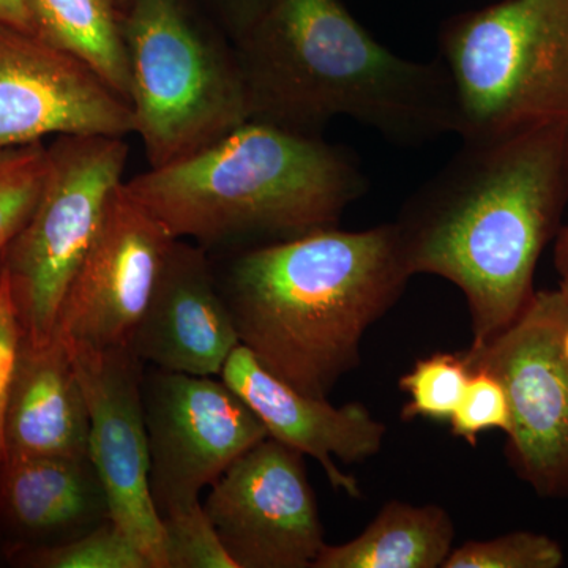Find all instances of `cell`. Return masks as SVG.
<instances>
[{"instance_id":"obj_10","label":"cell","mask_w":568,"mask_h":568,"mask_svg":"<svg viewBox=\"0 0 568 568\" xmlns=\"http://www.w3.org/2000/svg\"><path fill=\"white\" fill-rule=\"evenodd\" d=\"M304 454L272 437L212 485L205 514L237 568H308L325 547Z\"/></svg>"},{"instance_id":"obj_30","label":"cell","mask_w":568,"mask_h":568,"mask_svg":"<svg viewBox=\"0 0 568 568\" xmlns=\"http://www.w3.org/2000/svg\"><path fill=\"white\" fill-rule=\"evenodd\" d=\"M559 290L562 291L568 301V275L560 278Z\"/></svg>"},{"instance_id":"obj_28","label":"cell","mask_w":568,"mask_h":568,"mask_svg":"<svg viewBox=\"0 0 568 568\" xmlns=\"http://www.w3.org/2000/svg\"><path fill=\"white\" fill-rule=\"evenodd\" d=\"M0 26L33 33L31 17L26 9L24 0H0Z\"/></svg>"},{"instance_id":"obj_13","label":"cell","mask_w":568,"mask_h":568,"mask_svg":"<svg viewBox=\"0 0 568 568\" xmlns=\"http://www.w3.org/2000/svg\"><path fill=\"white\" fill-rule=\"evenodd\" d=\"M134 133L126 99L77 55L0 26V151L50 134Z\"/></svg>"},{"instance_id":"obj_1","label":"cell","mask_w":568,"mask_h":568,"mask_svg":"<svg viewBox=\"0 0 568 568\" xmlns=\"http://www.w3.org/2000/svg\"><path fill=\"white\" fill-rule=\"evenodd\" d=\"M567 205L568 126H536L463 141L394 224L410 275L440 276L465 295L470 346H481L529 305Z\"/></svg>"},{"instance_id":"obj_19","label":"cell","mask_w":568,"mask_h":568,"mask_svg":"<svg viewBox=\"0 0 568 568\" xmlns=\"http://www.w3.org/2000/svg\"><path fill=\"white\" fill-rule=\"evenodd\" d=\"M24 3L39 39L91 65L129 102V58L122 36V11L114 0H24Z\"/></svg>"},{"instance_id":"obj_27","label":"cell","mask_w":568,"mask_h":568,"mask_svg":"<svg viewBox=\"0 0 568 568\" xmlns=\"http://www.w3.org/2000/svg\"><path fill=\"white\" fill-rule=\"evenodd\" d=\"M231 40L237 39L263 13L268 0H204Z\"/></svg>"},{"instance_id":"obj_32","label":"cell","mask_w":568,"mask_h":568,"mask_svg":"<svg viewBox=\"0 0 568 568\" xmlns=\"http://www.w3.org/2000/svg\"><path fill=\"white\" fill-rule=\"evenodd\" d=\"M564 351H566V355L568 358V327L566 331V335H564Z\"/></svg>"},{"instance_id":"obj_14","label":"cell","mask_w":568,"mask_h":568,"mask_svg":"<svg viewBox=\"0 0 568 568\" xmlns=\"http://www.w3.org/2000/svg\"><path fill=\"white\" fill-rule=\"evenodd\" d=\"M239 345L205 248L174 239L130 349L166 372L220 376Z\"/></svg>"},{"instance_id":"obj_20","label":"cell","mask_w":568,"mask_h":568,"mask_svg":"<svg viewBox=\"0 0 568 568\" xmlns=\"http://www.w3.org/2000/svg\"><path fill=\"white\" fill-rule=\"evenodd\" d=\"M473 375L465 354L437 353L420 358L402 376L398 386L409 395L403 407L406 420L424 417L450 420Z\"/></svg>"},{"instance_id":"obj_25","label":"cell","mask_w":568,"mask_h":568,"mask_svg":"<svg viewBox=\"0 0 568 568\" xmlns=\"http://www.w3.org/2000/svg\"><path fill=\"white\" fill-rule=\"evenodd\" d=\"M452 433L476 447L478 435L487 429L510 428V409L506 390L499 381L487 372H473L465 394L450 417Z\"/></svg>"},{"instance_id":"obj_15","label":"cell","mask_w":568,"mask_h":568,"mask_svg":"<svg viewBox=\"0 0 568 568\" xmlns=\"http://www.w3.org/2000/svg\"><path fill=\"white\" fill-rule=\"evenodd\" d=\"M220 377L263 422L268 437L315 458L335 489L354 499L362 496L358 481L343 473L335 458L353 465L383 448L386 425L365 406L336 407L327 398L302 394L265 369L244 345L230 354Z\"/></svg>"},{"instance_id":"obj_9","label":"cell","mask_w":568,"mask_h":568,"mask_svg":"<svg viewBox=\"0 0 568 568\" xmlns=\"http://www.w3.org/2000/svg\"><path fill=\"white\" fill-rule=\"evenodd\" d=\"M142 407L149 488L160 518L201 503L205 487L267 437L244 399L212 376L144 369Z\"/></svg>"},{"instance_id":"obj_3","label":"cell","mask_w":568,"mask_h":568,"mask_svg":"<svg viewBox=\"0 0 568 568\" xmlns=\"http://www.w3.org/2000/svg\"><path fill=\"white\" fill-rule=\"evenodd\" d=\"M410 278L395 224L386 223L248 246L216 282L241 345L283 383L327 398Z\"/></svg>"},{"instance_id":"obj_11","label":"cell","mask_w":568,"mask_h":568,"mask_svg":"<svg viewBox=\"0 0 568 568\" xmlns=\"http://www.w3.org/2000/svg\"><path fill=\"white\" fill-rule=\"evenodd\" d=\"M173 241L122 183L71 278L54 335L70 349L130 347Z\"/></svg>"},{"instance_id":"obj_17","label":"cell","mask_w":568,"mask_h":568,"mask_svg":"<svg viewBox=\"0 0 568 568\" xmlns=\"http://www.w3.org/2000/svg\"><path fill=\"white\" fill-rule=\"evenodd\" d=\"M0 499L21 529L59 536V544L111 519L106 491L89 455L9 458L0 469Z\"/></svg>"},{"instance_id":"obj_29","label":"cell","mask_w":568,"mask_h":568,"mask_svg":"<svg viewBox=\"0 0 568 568\" xmlns=\"http://www.w3.org/2000/svg\"><path fill=\"white\" fill-rule=\"evenodd\" d=\"M555 267L560 275H568V224L560 227L558 237L555 239Z\"/></svg>"},{"instance_id":"obj_16","label":"cell","mask_w":568,"mask_h":568,"mask_svg":"<svg viewBox=\"0 0 568 568\" xmlns=\"http://www.w3.org/2000/svg\"><path fill=\"white\" fill-rule=\"evenodd\" d=\"M89 432L88 403L62 339L32 345L22 338L7 416V459L85 457Z\"/></svg>"},{"instance_id":"obj_7","label":"cell","mask_w":568,"mask_h":568,"mask_svg":"<svg viewBox=\"0 0 568 568\" xmlns=\"http://www.w3.org/2000/svg\"><path fill=\"white\" fill-rule=\"evenodd\" d=\"M125 138L61 134L32 215L2 254L22 338H54L59 310L129 162Z\"/></svg>"},{"instance_id":"obj_23","label":"cell","mask_w":568,"mask_h":568,"mask_svg":"<svg viewBox=\"0 0 568 568\" xmlns=\"http://www.w3.org/2000/svg\"><path fill=\"white\" fill-rule=\"evenodd\" d=\"M564 560L562 547L551 537L518 530L466 541L452 549L443 568H559Z\"/></svg>"},{"instance_id":"obj_2","label":"cell","mask_w":568,"mask_h":568,"mask_svg":"<svg viewBox=\"0 0 568 568\" xmlns=\"http://www.w3.org/2000/svg\"><path fill=\"white\" fill-rule=\"evenodd\" d=\"M233 43L250 121L321 134L347 118L399 145L457 132L444 63L388 50L343 0H268Z\"/></svg>"},{"instance_id":"obj_26","label":"cell","mask_w":568,"mask_h":568,"mask_svg":"<svg viewBox=\"0 0 568 568\" xmlns=\"http://www.w3.org/2000/svg\"><path fill=\"white\" fill-rule=\"evenodd\" d=\"M22 328L17 306L11 297L9 278L2 267L0 276V469L7 462V416H9L11 387L17 372Z\"/></svg>"},{"instance_id":"obj_4","label":"cell","mask_w":568,"mask_h":568,"mask_svg":"<svg viewBox=\"0 0 568 568\" xmlns=\"http://www.w3.org/2000/svg\"><path fill=\"white\" fill-rule=\"evenodd\" d=\"M123 185L171 237L207 248L338 226L368 181L351 153L321 134L246 121L204 151Z\"/></svg>"},{"instance_id":"obj_24","label":"cell","mask_w":568,"mask_h":568,"mask_svg":"<svg viewBox=\"0 0 568 568\" xmlns=\"http://www.w3.org/2000/svg\"><path fill=\"white\" fill-rule=\"evenodd\" d=\"M166 568H237L201 503L162 518Z\"/></svg>"},{"instance_id":"obj_18","label":"cell","mask_w":568,"mask_h":568,"mask_svg":"<svg viewBox=\"0 0 568 568\" xmlns=\"http://www.w3.org/2000/svg\"><path fill=\"white\" fill-rule=\"evenodd\" d=\"M454 538V521L443 507L388 500L361 536L343 545H325L313 567H443Z\"/></svg>"},{"instance_id":"obj_31","label":"cell","mask_w":568,"mask_h":568,"mask_svg":"<svg viewBox=\"0 0 568 568\" xmlns=\"http://www.w3.org/2000/svg\"><path fill=\"white\" fill-rule=\"evenodd\" d=\"M115 6L119 7V10L125 9L126 6H129L130 0H114Z\"/></svg>"},{"instance_id":"obj_5","label":"cell","mask_w":568,"mask_h":568,"mask_svg":"<svg viewBox=\"0 0 568 568\" xmlns=\"http://www.w3.org/2000/svg\"><path fill=\"white\" fill-rule=\"evenodd\" d=\"M122 36L134 133L149 168L182 162L250 121L233 40L189 0H130Z\"/></svg>"},{"instance_id":"obj_22","label":"cell","mask_w":568,"mask_h":568,"mask_svg":"<svg viewBox=\"0 0 568 568\" xmlns=\"http://www.w3.org/2000/svg\"><path fill=\"white\" fill-rule=\"evenodd\" d=\"M26 562L39 568H153L112 519L73 540L33 549Z\"/></svg>"},{"instance_id":"obj_12","label":"cell","mask_w":568,"mask_h":568,"mask_svg":"<svg viewBox=\"0 0 568 568\" xmlns=\"http://www.w3.org/2000/svg\"><path fill=\"white\" fill-rule=\"evenodd\" d=\"M67 349L88 403L89 457L106 491L111 519L148 556L153 568H166L162 518L149 488L142 407L144 364L130 347Z\"/></svg>"},{"instance_id":"obj_6","label":"cell","mask_w":568,"mask_h":568,"mask_svg":"<svg viewBox=\"0 0 568 568\" xmlns=\"http://www.w3.org/2000/svg\"><path fill=\"white\" fill-rule=\"evenodd\" d=\"M463 141L568 126V0H500L439 31Z\"/></svg>"},{"instance_id":"obj_33","label":"cell","mask_w":568,"mask_h":568,"mask_svg":"<svg viewBox=\"0 0 568 568\" xmlns=\"http://www.w3.org/2000/svg\"><path fill=\"white\" fill-rule=\"evenodd\" d=\"M0 276H2V256H0Z\"/></svg>"},{"instance_id":"obj_8","label":"cell","mask_w":568,"mask_h":568,"mask_svg":"<svg viewBox=\"0 0 568 568\" xmlns=\"http://www.w3.org/2000/svg\"><path fill=\"white\" fill-rule=\"evenodd\" d=\"M562 291H536L514 324L465 357L470 372H487L507 395V457L538 496H568V358Z\"/></svg>"},{"instance_id":"obj_21","label":"cell","mask_w":568,"mask_h":568,"mask_svg":"<svg viewBox=\"0 0 568 568\" xmlns=\"http://www.w3.org/2000/svg\"><path fill=\"white\" fill-rule=\"evenodd\" d=\"M47 173L41 142L0 151V256L32 215Z\"/></svg>"}]
</instances>
